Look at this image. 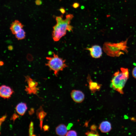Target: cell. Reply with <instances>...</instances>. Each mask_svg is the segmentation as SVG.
<instances>
[{"label": "cell", "instance_id": "1", "mask_svg": "<svg viewBox=\"0 0 136 136\" xmlns=\"http://www.w3.org/2000/svg\"><path fill=\"white\" fill-rule=\"evenodd\" d=\"M72 14H68L66 16V18L63 20L62 16L56 17L57 23L53 27L52 37L55 42L59 41L66 34V31H73V27L70 25L71 21L73 17Z\"/></svg>", "mask_w": 136, "mask_h": 136}, {"label": "cell", "instance_id": "2", "mask_svg": "<svg viewBox=\"0 0 136 136\" xmlns=\"http://www.w3.org/2000/svg\"><path fill=\"white\" fill-rule=\"evenodd\" d=\"M128 39L119 43H113L105 42L103 45V49L108 55L112 57H119L123 54L124 52H128L127 46Z\"/></svg>", "mask_w": 136, "mask_h": 136}, {"label": "cell", "instance_id": "3", "mask_svg": "<svg viewBox=\"0 0 136 136\" xmlns=\"http://www.w3.org/2000/svg\"><path fill=\"white\" fill-rule=\"evenodd\" d=\"M129 77L127 68L121 67L113 74L110 86L115 90L121 94H123V89Z\"/></svg>", "mask_w": 136, "mask_h": 136}, {"label": "cell", "instance_id": "4", "mask_svg": "<svg viewBox=\"0 0 136 136\" xmlns=\"http://www.w3.org/2000/svg\"><path fill=\"white\" fill-rule=\"evenodd\" d=\"M46 59L47 62L46 65L49 67L50 70L54 72L55 75L57 77L59 72L62 71L68 66L65 63V60L61 58L57 54L53 53V56L47 57Z\"/></svg>", "mask_w": 136, "mask_h": 136}, {"label": "cell", "instance_id": "5", "mask_svg": "<svg viewBox=\"0 0 136 136\" xmlns=\"http://www.w3.org/2000/svg\"><path fill=\"white\" fill-rule=\"evenodd\" d=\"M86 49L89 50L91 56L93 58H100L102 54V49L99 45H94Z\"/></svg>", "mask_w": 136, "mask_h": 136}, {"label": "cell", "instance_id": "6", "mask_svg": "<svg viewBox=\"0 0 136 136\" xmlns=\"http://www.w3.org/2000/svg\"><path fill=\"white\" fill-rule=\"evenodd\" d=\"M71 95L73 100L77 103H82L85 98V95L84 93L79 90H72L71 93Z\"/></svg>", "mask_w": 136, "mask_h": 136}, {"label": "cell", "instance_id": "7", "mask_svg": "<svg viewBox=\"0 0 136 136\" xmlns=\"http://www.w3.org/2000/svg\"><path fill=\"white\" fill-rule=\"evenodd\" d=\"M13 92V91L12 89L9 86L3 85L0 87V96L4 99H8L10 98Z\"/></svg>", "mask_w": 136, "mask_h": 136}, {"label": "cell", "instance_id": "8", "mask_svg": "<svg viewBox=\"0 0 136 136\" xmlns=\"http://www.w3.org/2000/svg\"><path fill=\"white\" fill-rule=\"evenodd\" d=\"M87 81L89 84V88L91 93H94L100 90L101 86V84L92 81L90 75L89 74L87 77Z\"/></svg>", "mask_w": 136, "mask_h": 136}, {"label": "cell", "instance_id": "9", "mask_svg": "<svg viewBox=\"0 0 136 136\" xmlns=\"http://www.w3.org/2000/svg\"><path fill=\"white\" fill-rule=\"evenodd\" d=\"M23 25L18 20H16L11 24L10 29L13 34L15 35L22 29Z\"/></svg>", "mask_w": 136, "mask_h": 136}, {"label": "cell", "instance_id": "10", "mask_svg": "<svg viewBox=\"0 0 136 136\" xmlns=\"http://www.w3.org/2000/svg\"><path fill=\"white\" fill-rule=\"evenodd\" d=\"M99 128L102 132L106 133L109 132L112 128L111 124L108 121H103L100 124Z\"/></svg>", "mask_w": 136, "mask_h": 136}, {"label": "cell", "instance_id": "11", "mask_svg": "<svg viewBox=\"0 0 136 136\" xmlns=\"http://www.w3.org/2000/svg\"><path fill=\"white\" fill-rule=\"evenodd\" d=\"M67 127L63 124H61L58 125L56 128L55 131L57 135L64 136L66 135L67 130Z\"/></svg>", "mask_w": 136, "mask_h": 136}, {"label": "cell", "instance_id": "12", "mask_svg": "<svg viewBox=\"0 0 136 136\" xmlns=\"http://www.w3.org/2000/svg\"><path fill=\"white\" fill-rule=\"evenodd\" d=\"M46 115V113L44 111L42 106H41L37 111L36 115L40 121V127L41 130L42 129L43 119Z\"/></svg>", "mask_w": 136, "mask_h": 136}, {"label": "cell", "instance_id": "13", "mask_svg": "<svg viewBox=\"0 0 136 136\" xmlns=\"http://www.w3.org/2000/svg\"><path fill=\"white\" fill-rule=\"evenodd\" d=\"M27 109V107L25 103H21L16 106V110L17 112L21 116L23 115Z\"/></svg>", "mask_w": 136, "mask_h": 136}, {"label": "cell", "instance_id": "14", "mask_svg": "<svg viewBox=\"0 0 136 136\" xmlns=\"http://www.w3.org/2000/svg\"><path fill=\"white\" fill-rule=\"evenodd\" d=\"M25 81L26 82L28 85V87L30 88L36 87L38 84V83L31 78L29 76H25Z\"/></svg>", "mask_w": 136, "mask_h": 136}, {"label": "cell", "instance_id": "15", "mask_svg": "<svg viewBox=\"0 0 136 136\" xmlns=\"http://www.w3.org/2000/svg\"><path fill=\"white\" fill-rule=\"evenodd\" d=\"M25 90L28 94H31L33 93L37 95L39 89L37 87L34 88H30L28 86H25Z\"/></svg>", "mask_w": 136, "mask_h": 136}, {"label": "cell", "instance_id": "16", "mask_svg": "<svg viewBox=\"0 0 136 136\" xmlns=\"http://www.w3.org/2000/svg\"><path fill=\"white\" fill-rule=\"evenodd\" d=\"M16 38L18 40H21L24 39L25 37V32L22 29L20 31L15 34Z\"/></svg>", "mask_w": 136, "mask_h": 136}, {"label": "cell", "instance_id": "17", "mask_svg": "<svg viewBox=\"0 0 136 136\" xmlns=\"http://www.w3.org/2000/svg\"><path fill=\"white\" fill-rule=\"evenodd\" d=\"M29 135L30 136L36 135L33 134V125L32 121L30 122L29 125Z\"/></svg>", "mask_w": 136, "mask_h": 136}, {"label": "cell", "instance_id": "18", "mask_svg": "<svg viewBox=\"0 0 136 136\" xmlns=\"http://www.w3.org/2000/svg\"><path fill=\"white\" fill-rule=\"evenodd\" d=\"M85 134L87 136H99V133L97 131L91 130L88 131Z\"/></svg>", "mask_w": 136, "mask_h": 136}, {"label": "cell", "instance_id": "19", "mask_svg": "<svg viewBox=\"0 0 136 136\" xmlns=\"http://www.w3.org/2000/svg\"><path fill=\"white\" fill-rule=\"evenodd\" d=\"M77 135V132L75 130H73L69 131L67 133L66 136H76Z\"/></svg>", "mask_w": 136, "mask_h": 136}, {"label": "cell", "instance_id": "20", "mask_svg": "<svg viewBox=\"0 0 136 136\" xmlns=\"http://www.w3.org/2000/svg\"><path fill=\"white\" fill-rule=\"evenodd\" d=\"M19 117V116L16 113L14 114L11 117L10 120L13 121V122L15 120Z\"/></svg>", "mask_w": 136, "mask_h": 136}, {"label": "cell", "instance_id": "21", "mask_svg": "<svg viewBox=\"0 0 136 136\" xmlns=\"http://www.w3.org/2000/svg\"><path fill=\"white\" fill-rule=\"evenodd\" d=\"M7 117L6 114L3 116L0 119V126H1V124L5 120Z\"/></svg>", "mask_w": 136, "mask_h": 136}, {"label": "cell", "instance_id": "22", "mask_svg": "<svg viewBox=\"0 0 136 136\" xmlns=\"http://www.w3.org/2000/svg\"><path fill=\"white\" fill-rule=\"evenodd\" d=\"M132 74L133 77L136 79V67L133 68L132 71Z\"/></svg>", "mask_w": 136, "mask_h": 136}, {"label": "cell", "instance_id": "23", "mask_svg": "<svg viewBox=\"0 0 136 136\" xmlns=\"http://www.w3.org/2000/svg\"><path fill=\"white\" fill-rule=\"evenodd\" d=\"M97 126L94 124H93L91 125L90 127V129L91 130L97 131Z\"/></svg>", "mask_w": 136, "mask_h": 136}, {"label": "cell", "instance_id": "24", "mask_svg": "<svg viewBox=\"0 0 136 136\" xmlns=\"http://www.w3.org/2000/svg\"><path fill=\"white\" fill-rule=\"evenodd\" d=\"M79 3H74L73 5V7L75 8H76L79 7Z\"/></svg>", "mask_w": 136, "mask_h": 136}, {"label": "cell", "instance_id": "25", "mask_svg": "<svg viewBox=\"0 0 136 136\" xmlns=\"http://www.w3.org/2000/svg\"><path fill=\"white\" fill-rule=\"evenodd\" d=\"M43 128L44 131H48L49 128V126L48 125H45L43 126Z\"/></svg>", "mask_w": 136, "mask_h": 136}, {"label": "cell", "instance_id": "26", "mask_svg": "<svg viewBox=\"0 0 136 136\" xmlns=\"http://www.w3.org/2000/svg\"><path fill=\"white\" fill-rule=\"evenodd\" d=\"M59 11L62 14H64L65 12V9L63 8H61L59 9Z\"/></svg>", "mask_w": 136, "mask_h": 136}, {"label": "cell", "instance_id": "27", "mask_svg": "<svg viewBox=\"0 0 136 136\" xmlns=\"http://www.w3.org/2000/svg\"><path fill=\"white\" fill-rule=\"evenodd\" d=\"M34 112V109L33 108H31L29 111V114L30 115H31Z\"/></svg>", "mask_w": 136, "mask_h": 136}, {"label": "cell", "instance_id": "28", "mask_svg": "<svg viewBox=\"0 0 136 136\" xmlns=\"http://www.w3.org/2000/svg\"><path fill=\"white\" fill-rule=\"evenodd\" d=\"M35 3L37 5H40L42 4V2L40 0H36L35 1Z\"/></svg>", "mask_w": 136, "mask_h": 136}, {"label": "cell", "instance_id": "29", "mask_svg": "<svg viewBox=\"0 0 136 136\" xmlns=\"http://www.w3.org/2000/svg\"><path fill=\"white\" fill-rule=\"evenodd\" d=\"M73 125V124L72 123H69L67 127V129L68 130H69L70 129L71 127Z\"/></svg>", "mask_w": 136, "mask_h": 136}, {"label": "cell", "instance_id": "30", "mask_svg": "<svg viewBox=\"0 0 136 136\" xmlns=\"http://www.w3.org/2000/svg\"><path fill=\"white\" fill-rule=\"evenodd\" d=\"M4 64V63L3 61H1L0 62V65L1 66L3 65Z\"/></svg>", "mask_w": 136, "mask_h": 136}, {"label": "cell", "instance_id": "31", "mask_svg": "<svg viewBox=\"0 0 136 136\" xmlns=\"http://www.w3.org/2000/svg\"><path fill=\"white\" fill-rule=\"evenodd\" d=\"M12 46H10L8 48L9 50H11L12 49Z\"/></svg>", "mask_w": 136, "mask_h": 136}]
</instances>
